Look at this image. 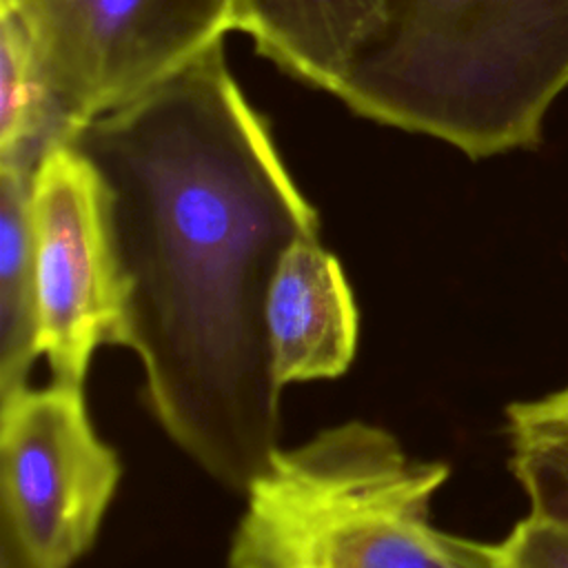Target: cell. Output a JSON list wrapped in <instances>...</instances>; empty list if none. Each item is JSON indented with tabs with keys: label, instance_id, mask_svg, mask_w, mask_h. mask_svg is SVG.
Returning a JSON list of instances; mask_svg holds the SVG:
<instances>
[{
	"label": "cell",
	"instance_id": "obj_10",
	"mask_svg": "<svg viewBox=\"0 0 568 568\" xmlns=\"http://www.w3.org/2000/svg\"><path fill=\"white\" fill-rule=\"evenodd\" d=\"M33 175L0 169V393L29 386L36 351Z\"/></svg>",
	"mask_w": 568,
	"mask_h": 568
},
{
	"label": "cell",
	"instance_id": "obj_5",
	"mask_svg": "<svg viewBox=\"0 0 568 568\" xmlns=\"http://www.w3.org/2000/svg\"><path fill=\"white\" fill-rule=\"evenodd\" d=\"M36 351L51 382L82 386L100 346L129 342V284L91 169L60 146L31 191Z\"/></svg>",
	"mask_w": 568,
	"mask_h": 568
},
{
	"label": "cell",
	"instance_id": "obj_8",
	"mask_svg": "<svg viewBox=\"0 0 568 568\" xmlns=\"http://www.w3.org/2000/svg\"><path fill=\"white\" fill-rule=\"evenodd\" d=\"M390 0H233L235 29L284 73L333 93Z\"/></svg>",
	"mask_w": 568,
	"mask_h": 568
},
{
	"label": "cell",
	"instance_id": "obj_13",
	"mask_svg": "<svg viewBox=\"0 0 568 568\" xmlns=\"http://www.w3.org/2000/svg\"><path fill=\"white\" fill-rule=\"evenodd\" d=\"M2 568H40L27 557V552L7 530H2Z\"/></svg>",
	"mask_w": 568,
	"mask_h": 568
},
{
	"label": "cell",
	"instance_id": "obj_11",
	"mask_svg": "<svg viewBox=\"0 0 568 568\" xmlns=\"http://www.w3.org/2000/svg\"><path fill=\"white\" fill-rule=\"evenodd\" d=\"M510 470L530 515L568 526V386L506 408Z\"/></svg>",
	"mask_w": 568,
	"mask_h": 568
},
{
	"label": "cell",
	"instance_id": "obj_6",
	"mask_svg": "<svg viewBox=\"0 0 568 568\" xmlns=\"http://www.w3.org/2000/svg\"><path fill=\"white\" fill-rule=\"evenodd\" d=\"M2 530L40 568H69L93 544L122 468L87 413L82 386L51 382L2 397Z\"/></svg>",
	"mask_w": 568,
	"mask_h": 568
},
{
	"label": "cell",
	"instance_id": "obj_3",
	"mask_svg": "<svg viewBox=\"0 0 568 568\" xmlns=\"http://www.w3.org/2000/svg\"><path fill=\"white\" fill-rule=\"evenodd\" d=\"M446 477L366 422L277 448L244 493L229 568H506L497 544L433 526Z\"/></svg>",
	"mask_w": 568,
	"mask_h": 568
},
{
	"label": "cell",
	"instance_id": "obj_9",
	"mask_svg": "<svg viewBox=\"0 0 568 568\" xmlns=\"http://www.w3.org/2000/svg\"><path fill=\"white\" fill-rule=\"evenodd\" d=\"M71 133L24 24L0 4V169L36 175Z\"/></svg>",
	"mask_w": 568,
	"mask_h": 568
},
{
	"label": "cell",
	"instance_id": "obj_7",
	"mask_svg": "<svg viewBox=\"0 0 568 568\" xmlns=\"http://www.w3.org/2000/svg\"><path fill=\"white\" fill-rule=\"evenodd\" d=\"M275 382L335 379L357 353L359 315L339 260L320 237L293 242L280 257L266 297Z\"/></svg>",
	"mask_w": 568,
	"mask_h": 568
},
{
	"label": "cell",
	"instance_id": "obj_1",
	"mask_svg": "<svg viewBox=\"0 0 568 568\" xmlns=\"http://www.w3.org/2000/svg\"><path fill=\"white\" fill-rule=\"evenodd\" d=\"M129 284L144 402L211 479L244 495L280 448L266 297L282 253L320 237L266 120L213 44L71 133Z\"/></svg>",
	"mask_w": 568,
	"mask_h": 568
},
{
	"label": "cell",
	"instance_id": "obj_2",
	"mask_svg": "<svg viewBox=\"0 0 568 568\" xmlns=\"http://www.w3.org/2000/svg\"><path fill=\"white\" fill-rule=\"evenodd\" d=\"M566 87L568 0H390L333 95L481 160L537 149Z\"/></svg>",
	"mask_w": 568,
	"mask_h": 568
},
{
	"label": "cell",
	"instance_id": "obj_4",
	"mask_svg": "<svg viewBox=\"0 0 568 568\" xmlns=\"http://www.w3.org/2000/svg\"><path fill=\"white\" fill-rule=\"evenodd\" d=\"M71 129L153 89L235 29L233 0H0Z\"/></svg>",
	"mask_w": 568,
	"mask_h": 568
},
{
	"label": "cell",
	"instance_id": "obj_12",
	"mask_svg": "<svg viewBox=\"0 0 568 568\" xmlns=\"http://www.w3.org/2000/svg\"><path fill=\"white\" fill-rule=\"evenodd\" d=\"M497 550L506 568H568V526L528 515Z\"/></svg>",
	"mask_w": 568,
	"mask_h": 568
}]
</instances>
